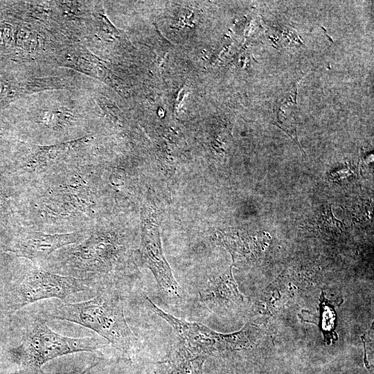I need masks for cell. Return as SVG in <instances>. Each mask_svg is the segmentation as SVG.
<instances>
[{
    "label": "cell",
    "mask_w": 374,
    "mask_h": 374,
    "mask_svg": "<svg viewBox=\"0 0 374 374\" xmlns=\"http://www.w3.org/2000/svg\"><path fill=\"white\" fill-rule=\"evenodd\" d=\"M47 314L51 319L73 322L95 331L126 355L138 348L139 341L126 321L121 299L112 287H101L93 298L85 301L55 305Z\"/></svg>",
    "instance_id": "1"
},
{
    "label": "cell",
    "mask_w": 374,
    "mask_h": 374,
    "mask_svg": "<svg viewBox=\"0 0 374 374\" xmlns=\"http://www.w3.org/2000/svg\"><path fill=\"white\" fill-rule=\"evenodd\" d=\"M124 251L118 238L97 232L59 251L54 265L64 276L84 279L93 287L97 278L115 269Z\"/></svg>",
    "instance_id": "2"
},
{
    "label": "cell",
    "mask_w": 374,
    "mask_h": 374,
    "mask_svg": "<svg viewBox=\"0 0 374 374\" xmlns=\"http://www.w3.org/2000/svg\"><path fill=\"white\" fill-rule=\"evenodd\" d=\"M94 337L73 338L60 335L40 319L28 324L21 344L15 355L21 368L28 374H44L42 366L47 362L78 352H91L102 347Z\"/></svg>",
    "instance_id": "3"
},
{
    "label": "cell",
    "mask_w": 374,
    "mask_h": 374,
    "mask_svg": "<svg viewBox=\"0 0 374 374\" xmlns=\"http://www.w3.org/2000/svg\"><path fill=\"white\" fill-rule=\"evenodd\" d=\"M147 307L164 319L180 339V344L197 355L234 350L251 347L260 335L258 326L248 323L240 330L222 334L200 323L188 322L167 313L145 298Z\"/></svg>",
    "instance_id": "4"
},
{
    "label": "cell",
    "mask_w": 374,
    "mask_h": 374,
    "mask_svg": "<svg viewBox=\"0 0 374 374\" xmlns=\"http://www.w3.org/2000/svg\"><path fill=\"white\" fill-rule=\"evenodd\" d=\"M91 288L89 283L84 279L52 273L35 267L12 291L10 309L13 312L42 299H64Z\"/></svg>",
    "instance_id": "5"
},
{
    "label": "cell",
    "mask_w": 374,
    "mask_h": 374,
    "mask_svg": "<svg viewBox=\"0 0 374 374\" xmlns=\"http://www.w3.org/2000/svg\"><path fill=\"white\" fill-rule=\"evenodd\" d=\"M69 183L50 188L42 200L44 211L51 216L87 214L91 203L87 183L73 177Z\"/></svg>",
    "instance_id": "6"
},
{
    "label": "cell",
    "mask_w": 374,
    "mask_h": 374,
    "mask_svg": "<svg viewBox=\"0 0 374 374\" xmlns=\"http://www.w3.org/2000/svg\"><path fill=\"white\" fill-rule=\"evenodd\" d=\"M87 235L82 231L55 234L29 231L19 238L12 251L18 256L37 263L46 260L60 248L82 241Z\"/></svg>",
    "instance_id": "7"
},
{
    "label": "cell",
    "mask_w": 374,
    "mask_h": 374,
    "mask_svg": "<svg viewBox=\"0 0 374 374\" xmlns=\"http://www.w3.org/2000/svg\"><path fill=\"white\" fill-rule=\"evenodd\" d=\"M142 256L161 291L170 298L179 297L181 288L163 256L159 233L155 227L148 226L143 231Z\"/></svg>",
    "instance_id": "8"
},
{
    "label": "cell",
    "mask_w": 374,
    "mask_h": 374,
    "mask_svg": "<svg viewBox=\"0 0 374 374\" xmlns=\"http://www.w3.org/2000/svg\"><path fill=\"white\" fill-rule=\"evenodd\" d=\"M199 299L204 307L213 311L236 306L243 301L231 269L209 279L199 290Z\"/></svg>",
    "instance_id": "9"
},
{
    "label": "cell",
    "mask_w": 374,
    "mask_h": 374,
    "mask_svg": "<svg viewBox=\"0 0 374 374\" xmlns=\"http://www.w3.org/2000/svg\"><path fill=\"white\" fill-rule=\"evenodd\" d=\"M87 140L86 138L60 144L41 146L30 157L25 168L30 172H42L62 159L63 157Z\"/></svg>",
    "instance_id": "10"
},
{
    "label": "cell",
    "mask_w": 374,
    "mask_h": 374,
    "mask_svg": "<svg viewBox=\"0 0 374 374\" xmlns=\"http://www.w3.org/2000/svg\"><path fill=\"white\" fill-rule=\"evenodd\" d=\"M320 323L319 327L323 334L327 344L336 341L338 339L335 332L337 314L334 306L325 298L321 292L320 296Z\"/></svg>",
    "instance_id": "11"
},
{
    "label": "cell",
    "mask_w": 374,
    "mask_h": 374,
    "mask_svg": "<svg viewBox=\"0 0 374 374\" xmlns=\"http://www.w3.org/2000/svg\"><path fill=\"white\" fill-rule=\"evenodd\" d=\"M96 364H93L92 366H91L90 367H89L88 368L85 369L84 371H83L80 374H84L87 371H89V369L92 368Z\"/></svg>",
    "instance_id": "12"
}]
</instances>
